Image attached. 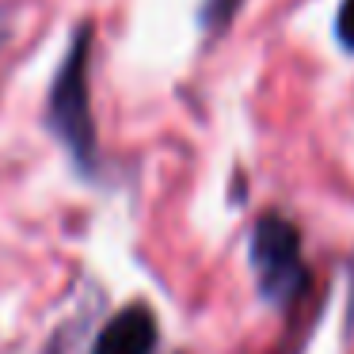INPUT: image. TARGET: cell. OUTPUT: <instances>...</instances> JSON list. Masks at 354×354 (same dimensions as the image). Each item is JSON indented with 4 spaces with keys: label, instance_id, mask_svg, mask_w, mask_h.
<instances>
[{
    "label": "cell",
    "instance_id": "obj_1",
    "mask_svg": "<svg viewBox=\"0 0 354 354\" xmlns=\"http://www.w3.org/2000/svg\"><path fill=\"white\" fill-rule=\"evenodd\" d=\"M252 267H255V282H259L263 297L286 301L305 286V263H301V236L286 217H259L252 232Z\"/></svg>",
    "mask_w": 354,
    "mask_h": 354
},
{
    "label": "cell",
    "instance_id": "obj_2",
    "mask_svg": "<svg viewBox=\"0 0 354 354\" xmlns=\"http://www.w3.org/2000/svg\"><path fill=\"white\" fill-rule=\"evenodd\" d=\"M50 122L80 164L92 160L95 130H92V111H88V31L77 35L62 73H57L54 100H50Z\"/></svg>",
    "mask_w": 354,
    "mask_h": 354
},
{
    "label": "cell",
    "instance_id": "obj_3",
    "mask_svg": "<svg viewBox=\"0 0 354 354\" xmlns=\"http://www.w3.org/2000/svg\"><path fill=\"white\" fill-rule=\"evenodd\" d=\"M156 346V316L145 305H130L103 324L92 354H153Z\"/></svg>",
    "mask_w": 354,
    "mask_h": 354
},
{
    "label": "cell",
    "instance_id": "obj_4",
    "mask_svg": "<svg viewBox=\"0 0 354 354\" xmlns=\"http://www.w3.org/2000/svg\"><path fill=\"white\" fill-rule=\"evenodd\" d=\"M339 39L346 50H354V0H343L339 8Z\"/></svg>",
    "mask_w": 354,
    "mask_h": 354
}]
</instances>
